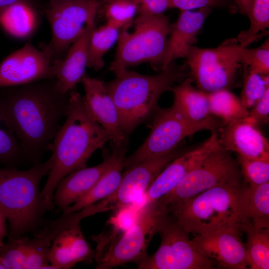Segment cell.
<instances>
[{
    "label": "cell",
    "instance_id": "1",
    "mask_svg": "<svg viewBox=\"0 0 269 269\" xmlns=\"http://www.w3.org/2000/svg\"><path fill=\"white\" fill-rule=\"evenodd\" d=\"M69 95L55 78L0 88V112L27 157L36 158L50 149L67 115Z\"/></svg>",
    "mask_w": 269,
    "mask_h": 269
},
{
    "label": "cell",
    "instance_id": "2",
    "mask_svg": "<svg viewBox=\"0 0 269 269\" xmlns=\"http://www.w3.org/2000/svg\"><path fill=\"white\" fill-rule=\"evenodd\" d=\"M65 118L53 140L52 166L40 192L46 210L53 207L54 192L59 181L71 172L86 167L93 153L111 140L108 132L87 111L83 97L74 90L70 93Z\"/></svg>",
    "mask_w": 269,
    "mask_h": 269
},
{
    "label": "cell",
    "instance_id": "3",
    "mask_svg": "<svg viewBox=\"0 0 269 269\" xmlns=\"http://www.w3.org/2000/svg\"><path fill=\"white\" fill-rule=\"evenodd\" d=\"M165 210L194 236L221 230L241 233L250 221L247 185L241 183L214 187L186 201L171 204Z\"/></svg>",
    "mask_w": 269,
    "mask_h": 269
},
{
    "label": "cell",
    "instance_id": "4",
    "mask_svg": "<svg viewBox=\"0 0 269 269\" xmlns=\"http://www.w3.org/2000/svg\"><path fill=\"white\" fill-rule=\"evenodd\" d=\"M105 83L116 106L122 132L126 139L157 109L161 95L187 77L184 66L171 63L156 75H146L128 69Z\"/></svg>",
    "mask_w": 269,
    "mask_h": 269
},
{
    "label": "cell",
    "instance_id": "5",
    "mask_svg": "<svg viewBox=\"0 0 269 269\" xmlns=\"http://www.w3.org/2000/svg\"><path fill=\"white\" fill-rule=\"evenodd\" d=\"M52 163L50 157L25 170L0 168V205L9 223V240L33 230L46 210L39 187Z\"/></svg>",
    "mask_w": 269,
    "mask_h": 269
},
{
    "label": "cell",
    "instance_id": "6",
    "mask_svg": "<svg viewBox=\"0 0 269 269\" xmlns=\"http://www.w3.org/2000/svg\"><path fill=\"white\" fill-rule=\"evenodd\" d=\"M134 29H120L114 59L110 69L115 75L128 68L148 63L161 69L169 34L168 17L163 14H138L134 18Z\"/></svg>",
    "mask_w": 269,
    "mask_h": 269
},
{
    "label": "cell",
    "instance_id": "7",
    "mask_svg": "<svg viewBox=\"0 0 269 269\" xmlns=\"http://www.w3.org/2000/svg\"><path fill=\"white\" fill-rule=\"evenodd\" d=\"M155 112L148 136L132 154L126 157L125 169L145 160L169 153L176 149L186 137L204 130L215 131L223 123L213 116L198 122L189 120L172 105L165 109L157 108Z\"/></svg>",
    "mask_w": 269,
    "mask_h": 269
},
{
    "label": "cell",
    "instance_id": "8",
    "mask_svg": "<svg viewBox=\"0 0 269 269\" xmlns=\"http://www.w3.org/2000/svg\"><path fill=\"white\" fill-rule=\"evenodd\" d=\"M221 146L197 163L177 186L155 201L165 210L172 203L190 199L214 187L241 183L242 173L238 162Z\"/></svg>",
    "mask_w": 269,
    "mask_h": 269
},
{
    "label": "cell",
    "instance_id": "9",
    "mask_svg": "<svg viewBox=\"0 0 269 269\" xmlns=\"http://www.w3.org/2000/svg\"><path fill=\"white\" fill-rule=\"evenodd\" d=\"M161 214L154 202L144 204L135 223L95 254V269H111L129 263L135 264L138 269L148 256V246L156 233Z\"/></svg>",
    "mask_w": 269,
    "mask_h": 269
},
{
    "label": "cell",
    "instance_id": "10",
    "mask_svg": "<svg viewBox=\"0 0 269 269\" xmlns=\"http://www.w3.org/2000/svg\"><path fill=\"white\" fill-rule=\"evenodd\" d=\"M242 48L235 39H228L215 48L192 46L187 64L198 89L206 93L228 89L241 63Z\"/></svg>",
    "mask_w": 269,
    "mask_h": 269
},
{
    "label": "cell",
    "instance_id": "11",
    "mask_svg": "<svg viewBox=\"0 0 269 269\" xmlns=\"http://www.w3.org/2000/svg\"><path fill=\"white\" fill-rule=\"evenodd\" d=\"M156 233L161 238L156 251L138 269H211L212 261L195 246L187 232L169 213L161 216Z\"/></svg>",
    "mask_w": 269,
    "mask_h": 269
},
{
    "label": "cell",
    "instance_id": "12",
    "mask_svg": "<svg viewBox=\"0 0 269 269\" xmlns=\"http://www.w3.org/2000/svg\"><path fill=\"white\" fill-rule=\"evenodd\" d=\"M99 0L48 2L43 10L51 29V37L42 49L52 61L62 59L71 44L95 20L99 9Z\"/></svg>",
    "mask_w": 269,
    "mask_h": 269
},
{
    "label": "cell",
    "instance_id": "13",
    "mask_svg": "<svg viewBox=\"0 0 269 269\" xmlns=\"http://www.w3.org/2000/svg\"><path fill=\"white\" fill-rule=\"evenodd\" d=\"M181 154L177 148L165 155L145 160L126 169L117 189L109 196L81 209L80 216L85 218L132 204L138 195L146 192L165 166Z\"/></svg>",
    "mask_w": 269,
    "mask_h": 269
},
{
    "label": "cell",
    "instance_id": "14",
    "mask_svg": "<svg viewBox=\"0 0 269 269\" xmlns=\"http://www.w3.org/2000/svg\"><path fill=\"white\" fill-rule=\"evenodd\" d=\"M54 78L52 61L30 40L0 63V88Z\"/></svg>",
    "mask_w": 269,
    "mask_h": 269
},
{
    "label": "cell",
    "instance_id": "15",
    "mask_svg": "<svg viewBox=\"0 0 269 269\" xmlns=\"http://www.w3.org/2000/svg\"><path fill=\"white\" fill-rule=\"evenodd\" d=\"M221 146L219 138L214 131L199 146L173 159L156 176L144 193L145 204L157 201L171 192L197 163Z\"/></svg>",
    "mask_w": 269,
    "mask_h": 269
},
{
    "label": "cell",
    "instance_id": "16",
    "mask_svg": "<svg viewBox=\"0 0 269 269\" xmlns=\"http://www.w3.org/2000/svg\"><path fill=\"white\" fill-rule=\"evenodd\" d=\"M241 233L221 230L195 235L192 241L197 249L215 266L228 269H249L245 245Z\"/></svg>",
    "mask_w": 269,
    "mask_h": 269
},
{
    "label": "cell",
    "instance_id": "17",
    "mask_svg": "<svg viewBox=\"0 0 269 269\" xmlns=\"http://www.w3.org/2000/svg\"><path fill=\"white\" fill-rule=\"evenodd\" d=\"M81 82L85 92L83 102L89 114L108 132L113 145H126L127 139L121 128L118 112L105 83L86 75Z\"/></svg>",
    "mask_w": 269,
    "mask_h": 269
},
{
    "label": "cell",
    "instance_id": "18",
    "mask_svg": "<svg viewBox=\"0 0 269 269\" xmlns=\"http://www.w3.org/2000/svg\"><path fill=\"white\" fill-rule=\"evenodd\" d=\"M211 11L205 7L198 10H180L177 19L170 25L169 37L167 40L161 70L167 68L174 60L186 58L197 35Z\"/></svg>",
    "mask_w": 269,
    "mask_h": 269
},
{
    "label": "cell",
    "instance_id": "19",
    "mask_svg": "<svg viewBox=\"0 0 269 269\" xmlns=\"http://www.w3.org/2000/svg\"><path fill=\"white\" fill-rule=\"evenodd\" d=\"M221 138L222 147L238 156L269 161V143L257 128L246 119L226 125Z\"/></svg>",
    "mask_w": 269,
    "mask_h": 269
},
{
    "label": "cell",
    "instance_id": "20",
    "mask_svg": "<svg viewBox=\"0 0 269 269\" xmlns=\"http://www.w3.org/2000/svg\"><path fill=\"white\" fill-rule=\"evenodd\" d=\"M95 27V20L90 22L70 46L64 57L52 62L54 78L59 87L65 93L73 91L86 75L89 43L92 32Z\"/></svg>",
    "mask_w": 269,
    "mask_h": 269
},
{
    "label": "cell",
    "instance_id": "21",
    "mask_svg": "<svg viewBox=\"0 0 269 269\" xmlns=\"http://www.w3.org/2000/svg\"><path fill=\"white\" fill-rule=\"evenodd\" d=\"M51 243L48 259L54 269H71L80 262L91 263L95 259V250L86 240L80 224L61 231Z\"/></svg>",
    "mask_w": 269,
    "mask_h": 269
},
{
    "label": "cell",
    "instance_id": "22",
    "mask_svg": "<svg viewBox=\"0 0 269 269\" xmlns=\"http://www.w3.org/2000/svg\"><path fill=\"white\" fill-rule=\"evenodd\" d=\"M110 162V154L105 156L103 161L97 165L85 167L68 174L56 186L53 203L64 211L91 190L106 170Z\"/></svg>",
    "mask_w": 269,
    "mask_h": 269
},
{
    "label": "cell",
    "instance_id": "23",
    "mask_svg": "<svg viewBox=\"0 0 269 269\" xmlns=\"http://www.w3.org/2000/svg\"><path fill=\"white\" fill-rule=\"evenodd\" d=\"M113 146L111 162L104 174L90 191L63 211L64 214L78 211L102 200L111 195L119 187L123 176L127 148L126 145Z\"/></svg>",
    "mask_w": 269,
    "mask_h": 269
},
{
    "label": "cell",
    "instance_id": "24",
    "mask_svg": "<svg viewBox=\"0 0 269 269\" xmlns=\"http://www.w3.org/2000/svg\"><path fill=\"white\" fill-rule=\"evenodd\" d=\"M193 82L192 77H187L171 88L174 95L172 106L186 119L198 122L212 116L207 93L195 89Z\"/></svg>",
    "mask_w": 269,
    "mask_h": 269
},
{
    "label": "cell",
    "instance_id": "25",
    "mask_svg": "<svg viewBox=\"0 0 269 269\" xmlns=\"http://www.w3.org/2000/svg\"><path fill=\"white\" fill-rule=\"evenodd\" d=\"M38 12L32 0H22L7 7L0 16V26L14 38L29 37L37 28Z\"/></svg>",
    "mask_w": 269,
    "mask_h": 269
},
{
    "label": "cell",
    "instance_id": "26",
    "mask_svg": "<svg viewBox=\"0 0 269 269\" xmlns=\"http://www.w3.org/2000/svg\"><path fill=\"white\" fill-rule=\"evenodd\" d=\"M243 232L247 236L245 245L249 269H269V228H258L247 222Z\"/></svg>",
    "mask_w": 269,
    "mask_h": 269
},
{
    "label": "cell",
    "instance_id": "27",
    "mask_svg": "<svg viewBox=\"0 0 269 269\" xmlns=\"http://www.w3.org/2000/svg\"><path fill=\"white\" fill-rule=\"evenodd\" d=\"M210 112L222 121L229 123L246 119L249 111L243 106L240 98L228 89L207 93Z\"/></svg>",
    "mask_w": 269,
    "mask_h": 269
},
{
    "label": "cell",
    "instance_id": "28",
    "mask_svg": "<svg viewBox=\"0 0 269 269\" xmlns=\"http://www.w3.org/2000/svg\"><path fill=\"white\" fill-rule=\"evenodd\" d=\"M120 31L107 22L93 29L88 46L87 67L99 70L104 67V55L117 41Z\"/></svg>",
    "mask_w": 269,
    "mask_h": 269
},
{
    "label": "cell",
    "instance_id": "29",
    "mask_svg": "<svg viewBox=\"0 0 269 269\" xmlns=\"http://www.w3.org/2000/svg\"><path fill=\"white\" fill-rule=\"evenodd\" d=\"M248 215L252 225L269 228V182L247 185Z\"/></svg>",
    "mask_w": 269,
    "mask_h": 269
},
{
    "label": "cell",
    "instance_id": "30",
    "mask_svg": "<svg viewBox=\"0 0 269 269\" xmlns=\"http://www.w3.org/2000/svg\"><path fill=\"white\" fill-rule=\"evenodd\" d=\"M248 16L250 20L249 28L238 36L237 41L243 47H247L253 43L269 28V0H253Z\"/></svg>",
    "mask_w": 269,
    "mask_h": 269
},
{
    "label": "cell",
    "instance_id": "31",
    "mask_svg": "<svg viewBox=\"0 0 269 269\" xmlns=\"http://www.w3.org/2000/svg\"><path fill=\"white\" fill-rule=\"evenodd\" d=\"M268 89L269 75L260 74L245 66L243 89L240 98L244 108L249 111Z\"/></svg>",
    "mask_w": 269,
    "mask_h": 269
},
{
    "label": "cell",
    "instance_id": "32",
    "mask_svg": "<svg viewBox=\"0 0 269 269\" xmlns=\"http://www.w3.org/2000/svg\"><path fill=\"white\" fill-rule=\"evenodd\" d=\"M26 157L14 132L0 112V163L12 166Z\"/></svg>",
    "mask_w": 269,
    "mask_h": 269
},
{
    "label": "cell",
    "instance_id": "33",
    "mask_svg": "<svg viewBox=\"0 0 269 269\" xmlns=\"http://www.w3.org/2000/svg\"><path fill=\"white\" fill-rule=\"evenodd\" d=\"M104 4L107 23L119 29L131 26L138 12L135 0H111Z\"/></svg>",
    "mask_w": 269,
    "mask_h": 269
},
{
    "label": "cell",
    "instance_id": "34",
    "mask_svg": "<svg viewBox=\"0 0 269 269\" xmlns=\"http://www.w3.org/2000/svg\"><path fill=\"white\" fill-rule=\"evenodd\" d=\"M30 239L25 237L8 240L0 247V258L5 269H25Z\"/></svg>",
    "mask_w": 269,
    "mask_h": 269
},
{
    "label": "cell",
    "instance_id": "35",
    "mask_svg": "<svg viewBox=\"0 0 269 269\" xmlns=\"http://www.w3.org/2000/svg\"><path fill=\"white\" fill-rule=\"evenodd\" d=\"M106 222L108 229L104 232L111 239H115L130 229L136 222L139 209L131 204L115 210Z\"/></svg>",
    "mask_w": 269,
    "mask_h": 269
},
{
    "label": "cell",
    "instance_id": "36",
    "mask_svg": "<svg viewBox=\"0 0 269 269\" xmlns=\"http://www.w3.org/2000/svg\"><path fill=\"white\" fill-rule=\"evenodd\" d=\"M238 162L248 184L258 185L269 182V161L238 156Z\"/></svg>",
    "mask_w": 269,
    "mask_h": 269
},
{
    "label": "cell",
    "instance_id": "37",
    "mask_svg": "<svg viewBox=\"0 0 269 269\" xmlns=\"http://www.w3.org/2000/svg\"><path fill=\"white\" fill-rule=\"evenodd\" d=\"M240 62L251 70L263 75H269V41L258 48L249 49L243 47Z\"/></svg>",
    "mask_w": 269,
    "mask_h": 269
},
{
    "label": "cell",
    "instance_id": "38",
    "mask_svg": "<svg viewBox=\"0 0 269 269\" xmlns=\"http://www.w3.org/2000/svg\"><path fill=\"white\" fill-rule=\"evenodd\" d=\"M51 244L34 237L30 239L25 269H54L50 264L48 254Z\"/></svg>",
    "mask_w": 269,
    "mask_h": 269
},
{
    "label": "cell",
    "instance_id": "39",
    "mask_svg": "<svg viewBox=\"0 0 269 269\" xmlns=\"http://www.w3.org/2000/svg\"><path fill=\"white\" fill-rule=\"evenodd\" d=\"M269 89L249 110L246 120L256 125L268 123L269 120Z\"/></svg>",
    "mask_w": 269,
    "mask_h": 269
},
{
    "label": "cell",
    "instance_id": "40",
    "mask_svg": "<svg viewBox=\"0 0 269 269\" xmlns=\"http://www.w3.org/2000/svg\"><path fill=\"white\" fill-rule=\"evenodd\" d=\"M138 14L150 15L163 14L171 8L170 0H135Z\"/></svg>",
    "mask_w": 269,
    "mask_h": 269
},
{
    "label": "cell",
    "instance_id": "41",
    "mask_svg": "<svg viewBox=\"0 0 269 269\" xmlns=\"http://www.w3.org/2000/svg\"><path fill=\"white\" fill-rule=\"evenodd\" d=\"M171 8L180 10H192L205 7H215L222 5V0H170Z\"/></svg>",
    "mask_w": 269,
    "mask_h": 269
},
{
    "label": "cell",
    "instance_id": "42",
    "mask_svg": "<svg viewBox=\"0 0 269 269\" xmlns=\"http://www.w3.org/2000/svg\"><path fill=\"white\" fill-rule=\"evenodd\" d=\"M6 220V217L0 205V247L3 244L4 239L7 236Z\"/></svg>",
    "mask_w": 269,
    "mask_h": 269
},
{
    "label": "cell",
    "instance_id": "43",
    "mask_svg": "<svg viewBox=\"0 0 269 269\" xmlns=\"http://www.w3.org/2000/svg\"><path fill=\"white\" fill-rule=\"evenodd\" d=\"M240 11L244 14L249 15L253 0H234Z\"/></svg>",
    "mask_w": 269,
    "mask_h": 269
},
{
    "label": "cell",
    "instance_id": "44",
    "mask_svg": "<svg viewBox=\"0 0 269 269\" xmlns=\"http://www.w3.org/2000/svg\"><path fill=\"white\" fill-rule=\"evenodd\" d=\"M20 0H0V16L7 7Z\"/></svg>",
    "mask_w": 269,
    "mask_h": 269
},
{
    "label": "cell",
    "instance_id": "45",
    "mask_svg": "<svg viewBox=\"0 0 269 269\" xmlns=\"http://www.w3.org/2000/svg\"><path fill=\"white\" fill-rule=\"evenodd\" d=\"M48 2H61V1H71V0H48Z\"/></svg>",
    "mask_w": 269,
    "mask_h": 269
},
{
    "label": "cell",
    "instance_id": "46",
    "mask_svg": "<svg viewBox=\"0 0 269 269\" xmlns=\"http://www.w3.org/2000/svg\"><path fill=\"white\" fill-rule=\"evenodd\" d=\"M0 269H4V267L2 263V262H1V260L0 258Z\"/></svg>",
    "mask_w": 269,
    "mask_h": 269
},
{
    "label": "cell",
    "instance_id": "47",
    "mask_svg": "<svg viewBox=\"0 0 269 269\" xmlns=\"http://www.w3.org/2000/svg\"><path fill=\"white\" fill-rule=\"evenodd\" d=\"M110 0H104L103 2L104 4H105V3L110 1Z\"/></svg>",
    "mask_w": 269,
    "mask_h": 269
}]
</instances>
